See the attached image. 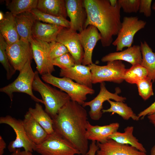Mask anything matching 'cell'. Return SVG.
Listing matches in <instances>:
<instances>
[{"label": "cell", "mask_w": 155, "mask_h": 155, "mask_svg": "<svg viewBox=\"0 0 155 155\" xmlns=\"http://www.w3.org/2000/svg\"><path fill=\"white\" fill-rule=\"evenodd\" d=\"M33 81V90L40 94L45 111L53 119L59 109L71 100L69 96L62 90L53 88L45 83L40 78L36 70Z\"/></svg>", "instance_id": "cell-3"}, {"label": "cell", "mask_w": 155, "mask_h": 155, "mask_svg": "<svg viewBox=\"0 0 155 155\" xmlns=\"http://www.w3.org/2000/svg\"><path fill=\"white\" fill-rule=\"evenodd\" d=\"M27 135L36 145L40 144L47 137L48 134L28 111L23 120Z\"/></svg>", "instance_id": "cell-21"}, {"label": "cell", "mask_w": 155, "mask_h": 155, "mask_svg": "<svg viewBox=\"0 0 155 155\" xmlns=\"http://www.w3.org/2000/svg\"><path fill=\"white\" fill-rule=\"evenodd\" d=\"M49 56L51 60L69 52L66 47L61 43L54 41L49 43Z\"/></svg>", "instance_id": "cell-35"}, {"label": "cell", "mask_w": 155, "mask_h": 155, "mask_svg": "<svg viewBox=\"0 0 155 155\" xmlns=\"http://www.w3.org/2000/svg\"><path fill=\"white\" fill-rule=\"evenodd\" d=\"M35 151L41 155H80V152L68 141L54 132L42 143L36 145Z\"/></svg>", "instance_id": "cell-7"}, {"label": "cell", "mask_w": 155, "mask_h": 155, "mask_svg": "<svg viewBox=\"0 0 155 155\" xmlns=\"http://www.w3.org/2000/svg\"><path fill=\"white\" fill-rule=\"evenodd\" d=\"M7 45L4 38L0 34V62L6 71L7 79L9 80L16 71L10 64L6 55V49Z\"/></svg>", "instance_id": "cell-32"}, {"label": "cell", "mask_w": 155, "mask_h": 155, "mask_svg": "<svg viewBox=\"0 0 155 155\" xmlns=\"http://www.w3.org/2000/svg\"><path fill=\"white\" fill-rule=\"evenodd\" d=\"M31 61L28 60L27 62L19 71L18 76L14 81L0 89V92L6 94L11 102L13 100V93L18 92L27 94L36 102L43 104L42 100L35 96L32 92L35 73L32 69Z\"/></svg>", "instance_id": "cell-5"}, {"label": "cell", "mask_w": 155, "mask_h": 155, "mask_svg": "<svg viewBox=\"0 0 155 155\" xmlns=\"http://www.w3.org/2000/svg\"><path fill=\"white\" fill-rule=\"evenodd\" d=\"M147 69L141 65L132 66L127 69L124 76V80L131 84H136L139 81L148 77Z\"/></svg>", "instance_id": "cell-31"}, {"label": "cell", "mask_w": 155, "mask_h": 155, "mask_svg": "<svg viewBox=\"0 0 155 155\" xmlns=\"http://www.w3.org/2000/svg\"><path fill=\"white\" fill-rule=\"evenodd\" d=\"M28 111L48 135L54 132L52 119L39 103H36L34 108L30 107Z\"/></svg>", "instance_id": "cell-26"}, {"label": "cell", "mask_w": 155, "mask_h": 155, "mask_svg": "<svg viewBox=\"0 0 155 155\" xmlns=\"http://www.w3.org/2000/svg\"><path fill=\"white\" fill-rule=\"evenodd\" d=\"M4 14L1 11H0V20H1L4 18Z\"/></svg>", "instance_id": "cell-45"}, {"label": "cell", "mask_w": 155, "mask_h": 155, "mask_svg": "<svg viewBox=\"0 0 155 155\" xmlns=\"http://www.w3.org/2000/svg\"><path fill=\"white\" fill-rule=\"evenodd\" d=\"M56 41L66 47L73 57L76 64H82L84 51L77 32L63 27L57 36Z\"/></svg>", "instance_id": "cell-13"}, {"label": "cell", "mask_w": 155, "mask_h": 155, "mask_svg": "<svg viewBox=\"0 0 155 155\" xmlns=\"http://www.w3.org/2000/svg\"><path fill=\"white\" fill-rule=\"evenodd\" d=\"M140 46L142 57L141 65L147 69L148 77L154 82L155 80V52L145 41L141 42Z\"/></svg>", "instance_id": "cell-27"}, {"label": "cell", "mask_w": 155, "mask_h": 155, "mask_svg": "<svg viewBox=\"0 0 155 155\" xmlns=\"http://www.w3.org/2000/svg\"><path fill=\"white\" fill-rule=\"evenodd\" d=\"M67 16L70 21V29L75 31H82L84 28L87 18L84 0H65Z\"/></svg>", "instance_id": "cell-15"}, {"label": "cell", "mask_w": 155, "mask_h": 155, "mask_svg": "<svg viewBox=\"0 0 155 155\" xmlns=\"http://www.w3.org/2000/svg\"><path fill=\"white\" fill-rule=\"evenodd\" d=\"M30 12L36 20L45 23L58 25L66 28H70V21L66 18L43 13L36 8L32 9Z\"/></svg>", "instance_id": "cell-30"}, {"label": "cell", "mask_w": 155, "mask_h": 155, "mask_svg": "<svg viewBox=\"0 0 155 155\" xmlns=\"http://www.w3.org/2000/svg\"><path fill=\"white\" fill-rule=\"evenodd\" d=\"M38 0H6V8L15 16L37 8Z\"/></svg>", "instance_id": "cell-29"}, {"label": "cell", "mask_w": 155, "mask_h": 155, "mask_svg": "<svg viewBox=\"0 0 155 155\" xmlns=\"http://www.w3.org/2000/svg\"><path fill=\"white\" fill-rule=\"evenodd\" d=\"M63 27L36 20L33 28V37L48 43L56 41L57 36Z\"/></svg>", "instance_id": "cell-22"}, {"label": "cell", "mask_w": 155, "mask_h": 155, "mask_svg": "<svg viewBox=\"0 0 155 155\" xmlns=\"http://www.w3.org/2000/svg\"><path fill=\"white\" fill-rule=\"evenodd\" d=\"M36 8L46 14L66 18L67 16L64 0H38Z\"/></svg>", "instance_id": "cell-24"}, {"label": "cell", "mask_w": 155, "mask_h": 155, "mask_svg": "<svg viewBox=\"0 0 155 155\" xmlns=\"http://www.w3.org/2000/svg\"><path fill=\"white\" fill-rule=\"evenodd\" d=\"M59 76L69 78L81 85L92 88L90 67L82 64H75L69 68L60 69Z\"/></svg>", "instance_id": "cell-17"}, {"label": "cell", "mask_w": 155, "mask_h": 155, "mask_svg": "<svg viewBox=\"0 0 155 155\" xmlns=\"http://www.w3.org/2000/svg\"><path fill=\"white\" fill-rule=\"evenodd\" d=\"M142 60L140 46L134 45L120 51L110 53L103 56L101 59L102 62H108L115 60L124 61L132 65H141Z\"/></svg>", "instance_id": "cell-18"}, {"label": "cell", "mask_w": 155, "mask_h": 155, "mask_svg": "<svg viewBox=\"0 0 155 155\" xmlns=\"http://www.w3.org/2000/svg\"><path fill=\"white\" fill-rule=\"evenodd\" d=\"M78 33L84 51L82 64L88 66L93 63V51L97 42L100 40L101 36L97 28L92 25H89Z\"/></svg>", "instance_id": "cell-14"}, {"label": "cell", "mask_w": 155, "mask_h": 155, "mask_svg": "<svg viewBox=\"0 0 155 155\" xmlns=\"http://www.w3.org/2000/svg\"><path fill=\"white\" fill-rule=\"evenodd\" d=\"M6 52L10 64L16 71H20L28 60L33 59L30 43L20 39L10 45H7Z\"/></svg>", "instance_id": "cell-10"}, {"label": "cell", "mask_w": 155, "mask_h": 155, "mask_svg": "<svg viewBox=\"0 0 155 155\" xmlns=\"http://www.w3.org/2000/svg\"><path fill=\"white\" fill-rule=\"evenodd\" d=\"M146 24V21L137 16L123 17L117 36L112 43L116 46L117 51H122L125 47H131L135 34L144 28Z\"/></svg>", "instance_id": "cell-8"}, {"label": "cell", "mask_w": 155, "mask_h": 155, "mask_svg": "<svg viewBox=\"0 0 155 155\" xmlns=\"http://www.w3.org/2000/svg\"><path fill=\"white\" fill-rule=\"evenodd\" d=\"M110 107L106 109H102L103 113H111V115L116 113L121 116L124 119L128 120L130 118L137 121L140 118L132 111L131 108L123 102L113 101L110 100L108 101Z\"/></svg>", "instance_id": "cell-28"}, {"label": "cell", "mask_w": 155, "mask_h": 155, "mask_svg": "<svg viewBox=\"0 0 155 155\" xmlns=\"http://www.w3.org/2000/svg\"><path fill=\"white\" fill-rule=\"evenodd\" d=\"M150 154V155H155V144L151 150Z\"/></svg>", "instance_id": "cell-44"}, {"label": "cell", "mask_w": 155, "mask_h": 155, "mask_svg": "<svg viewBox=\"0 0 155 155\" xmlns=\"http://www.w3.org/2000/svg\"><path fill=\"white\" fill-rule=\"evenodd\" d=\"M99 149L96 155H147L135 148L128 144L118 143L108 139L104 143L97 142Z\"/></svg>", "instance_id": "cell-16"}, {"label": "cell", "mask_w": 155, "mask_h": 155, "mask_svg": "<svg viewBox=\"0 0 155 155\" xmlns=\"http://www.w3.org/2000/svg\"><path fill=\"white\" fill-rule=\"evenodd\" d=\"M119 124L114 123L104 125H93L88 121L86 126V136L87 139L92 141L102 143L108 140L109 137L118 130Z\"/></svg>", "instance_id": "cell-19"}, {"label": "cell", "mask_w": 155, "mask_h": 155, "mask_svg": "<svg viewBox=\"0 0 155 155\" xmlns=\"http://www.w3.org/2000/svg\"><path fill=\"white\" fill-rule=\"evenodd\" d=\"M52 119L54 131L71 144L82 155H86L89 149L86 136L88 121L84 107L71 100Z\"/></svg>", "instance_id": "cell-1"}, {"label": "cell", "mask_w": 155, "mask_h": 155, "mask_svg": "<svg viewBox=\"0 0 155 155\" xmlns=\"http://www.w3.org/2000/svg\"><path fill=\"white\" fill-rule=\"evenodd\" d=\"M152 8L153 10L155 11V1L153 4L152 6Z\"/></svg>", "instance_id": "cell-46"}, {"label": "cell", "mask_w": 155, "mask_h": 155, "mask_svg": "<svg viewBox=\"0 0 155 155\" xmlns=\"http://www.w3.org/2000/svg\"><path fill=\"white\" fill-rule=\"evenodd\" d=\"M150 122L155 127V112L148 115Z\"/></svg>", "instance_id": "cell-41"}, {"label": "cell", "mask_w": 155, "mask_h": 155, "mask_svg": "<svg viewBox=\"0 0 155 155\" xmlns=\"http://www.w3.org/2000/svg\"><path fill=\"white\" fill-rule=\"evenodd\" d=\"M133 126H127L124 129V132L117 131L110 135L108 139L113 140L120 144L130 145L140 151L146 153V150L143 145L133 136Z\"/></svg>", "instance_id": "cell-25"}, {"label": "cell", "mask_w": 155, "mask_h": 155, "mask_svg": "<svg viewBox=\"0 0 155 155\" xmlns=\"http://www.w3.org/2000/svg\"><path fill=\"white\" fill-rule=\"evenodd\" d=\"M152 81L148 77L139 81L137 84L139 95L146 100L154 95Z\"/></svg>", "instance_id": "cell-33"}, {"label": "cell", "mask_w": 155, "mask_h": 155, "mask_svg": "<svg viewBox=\"0 0 155 155\" xmlns=\"http://www.w3.org/2000/svg\"><path fill=\"white\" fill-rule=\"evenodd\" d=\"M155 112V101L150 106L140 112L137 115L138 117L142 119L146 115L151 114Z\"/></svg>", "instance_id": "cell-38"}, {"label": "cell", "mask_w": 155, "mask_h": 155, "mask_svg": "<svg viewBox=\"0 0 155 155\" xmlns=\"http://www.w3.org/2000/svg\"><path fill=\"white\" fill-rule=\"evenodd\" d=\"M20 151V149H18L15 151L12 152L10 155H19Z\"/></svg>", "instance_id": "cell-43"}, {"label": "cell", "mask_w": 155, "mask_h": 155, "mask_svg": "<svg viewBox=\"0 0 155 155\" xmlns=\"http://www.w3.org/2000/svg\"><path fill=\"white\" fill-rule=\"evenodd\" d=\"M15 19L20 39L30 43L36 20L34 16L31 12H27L15 16Z\"/></svg>", "instance_id": "cell-20"}, {"label": "cell", "mask_w": 155, "mask_h": 155, "mask_svg": "<svg viewBox=\"0 0 155 155\" xmlns=\"http://www.w3.org/2000/svg\"><path fill=\"white\" fill-rule=\"evenodd\" d=\"M44 82L56 87L66 93L71 100L82 105L87 99L88 95L95 93L92 88L80 84L67 78H58L52 74H46L41 75Z\"/></svg>", "instance_id": "cell-4"}, {"label": "cell", "mask_w": 155, "mask_h": 155, "mask_svg": "<svg viewBox=\"0 0 155 155\" xmlns=\"http://www.w3.org/2000/svg\"><path fill=\"white\" fill-rule=\"evenodd\" d=\"M6 144L1 135L0 136V155H3Z\"/></svg>", "instance_id": "cell-40"}, {"label": "cell", "mask_w": 155, "mask_h": 155, "mask_svg": "<svg viewBox=\"0 0 155 155\" xmlns=\"http://www.w3.org/2000/svg\"><path fill=\"white\" fill-rule=\"evenodd\" d=\"M98 149V147L97 144H96V141H92L86 155H95Z\"/></svg>", "instance_id": "cell-39"}, {"label": "cell", "mask_w": 155, "mask_h": 155, "mask_svg": "<svg viewBox=\"0 0 155 155\" xmlns=\"http://www.w3.org/2000/svg\"><path fill=\"white\" fill-rule=\"evenodd\" d=\"M88 66L91 69L93 84L105 82L119 84L124 80L127 69L121 61L108 62L105 65H99L93 63Z\"/></svg>", "instance_id": "cell-6"}, {"label": "cell", "mask_w": 155, "mask_h": 155, "mask_svg": "<svg viewBox=\"0 0 155 155\" xmlns=\"http://www.w3.org/2000/svg\"><path fill=\"white\" fill-rule=\"evenodd\" d=\"M30 43L37 71L41 75L52 74L55 69L49 58V43L33 37Z\"/></svg>", "instance_id": "cell-12"}, {"label": "cell", "mask_w": 155, "mask_h": 155, "mask_svg": "<svg viewBox=\"0 0 155 155\" xmlns=\"http://www.w3.org/2000/svg\"><path fill=\"white\" fill-rule=\"evenodd\" d=\"M151 0H140L139 11L142 13L146 17H149L151 15Z\"/></svg>", "instance_id": "cell-37"}, {"label": "cell", "mask_w": 155, "mask_h": 155, "mask_svg": "<svg viewBox=\"0 0 155 155\" xmlns=\"http://www.w3.org/2000/svg\"><path fill=\"white\" fill-rule=\"evenodd\" d=\"M51 61L54 66H57L62 69L69 68L76 64L73 57L69 52L54 59Z\"/></svg>", "instance_id": "cell-34"}, {"label": "cell", "mask_w": 155, "mask_h": 155, "mask_svg": "<svg viewBox=\"0 0 155 155\" xmlns=\"http://www.w3.org/2000/svg\"><path fill=\"white\" fill-rule=\"evenodd\" d=\"M140 0H118L121 8L126 13H137L139 11Z\"/></svg>", "instance_id": "cell-36"}, {"label": "cell", "mask_w": 155, "mask_h": 155, "mask_svg": "<svg viewBox=\"0 0 155 155\" xmlns=\"http://www.w3.org/2000/svg\"><path fill=\"white\" fill-rule=\"evenodd\" d=\"M0 34L8 45H10L20 39L15 16L10 11L5 12L3 18L0 21Z\"/></svg>", "instance_id": "cell-23"}, {"label": "cell", "mask_w": 155, "mask_h": 155, "mask_svg": "<svg viewBox=\"0 0 155 155\" xmlns=\"http://www.w3.org/2000/svg\"><path fill=\"white\" fill-rule=\"evenodd\" d=\"M87 18L84 28L89 25L96 27L100 33L102 46H110L113 37L117 35L121 25V7L118 2L112 6L108 0H84Z\"/></svg>", "instance_id": "cell-2"}, {"label": "cell", "mask_w": 155, "mask_h": 155, "mask_svg": "<svg viewBox=\"0 0 155 155\" xmlns=\"http://www.w3.org/2000/svg\"><path fill=\"white\" fill-rule=\"evenodd\" d=\"M0 123L8 125L15 133V139L10 142L7 147L9 152L12 153L21 148L32 152L35 151L36 144L31 141L27 135L23 120L7 115L0 117Z\"/></svg>", "instance_id": "cell-9"}, {"label": "cell", "mask_w": 155, "mask_h": 155, "mask_svg": "<svg viewBox=\"0 0 155 155\" xmlns=\"http://www.w3.org/2000/svg\"><path fill=\"white\" fill-rule=\"evenodd\" d=\"M115 91V93L110 92L107 89L104 82L100 83V90L97 95L92 100L85 102L82 105L84 107L87 106L90 107L89 115L92 119L98 120L101 117L103 104L105 101L110 99L115 101H125L126 98L118 94L121 92L120 89L117 88Z\"/></svg>", "instance_id": "cell-11"}, {"label": "cell", "mask_w": 155, "mask_h": 155, "mask_svg": "<svg viewBox=\"0 0 155 155\" xmlns=\"http://www.w3.org/2000/svg\"><path fill=\"white\" fill-rule=\"evenodd\" d=\"M19 155H34L33 154L32 152L24 150L20 152Z\"/></svg>", "instance_id": "cell-42"}]
</instances>
